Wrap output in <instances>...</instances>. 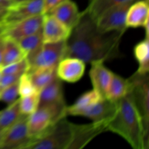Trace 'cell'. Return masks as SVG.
Returning a JSON list of instances; mask_svg holds the SVG:
<instances>
[{"label":"cell","mask_w":149,"mask_h":149,"mask_svg":"<svg viewBox=\"0 0 149 149\" xmlns=\"http://www.w3.org/2000/svg\"><path fill=\"white\" fill-rule=\"evenodd\" d=\"M39 15H43V0H28L13 3L7 8L3 25L8 28L22 20Z\"/></svg>","instance_id":"7"},{"label":"cell","mask_w":149,"mask_h":149,"mask_svg":"<svg viewBox=\"0 0 149 149\" xmlns=\"http://www.w3.org/2000/svg\"><path fill=\"white\" fill-rule=\"evenodd\" d=\"M7 7L0 6V25H3V20H4V16H5L6 13H7Z\"/></svg>","instance_id":"33"},{"label":"cell","mask_w":149,"mask_h":149,"mask_svg":"<svg viewBox=\"0 0 149 149\" xmlns=\"http://www.w3.org/2000/svg\"><path fill=\"white\" fill-rule=\"evenodd\" d=\"M117 109V101L113 102L102 97L88 108L79 112L78 116H84L95 122H108L112 119Z\"/></svg>","instance_id":"13"},{"label":"cell","mask_w":149,"mask_h":149,"mask_svg":"<svg viewBox=\"0 0 149 149\" xmlns=\"http://www.w3.org/2000/svg\"><path fill=\"white\" fill-rule=\"evenodd\" d=\"M135 1L136 0H91L86 11L95 21L106 10L117 6L130 4Z\"/></svg>","instance_id":"21"},{"label":"cell","mask_w":149,"mask_h":149,"mask_svg":"<svg viewBox=\"0 0 149 149\" xmlns=\"http://www.w3.org/2000/svg\"><path fill=\"white\" fill-rule=\"evenodd\" d=\"M4 40L2 43L0 44V68H1V63L3 61V56H4Z\"/></svg>","instance_id":"34"},{"label":"cell","mask_w":149,"mask_h":149,"mask_svg":"<svg viewBox=\"0 0 149 149\" xmlns=\"http://www.w3.org/2000/svg\"><path fill=\"white\" fill-rule=\"evenodd\" d=\"M7 130H0V148H1V143H2L3 139H4V135H5V132Z\"/></svg>","instance_id":"36"},{"label":"cell","mask_w":149,"mask_h":149,"mask_svg":"<svg viewBox=\"0 0 149 149\" xmlns=\"http://www.w3.org/2000/svg\"><path fill=\"white\" fill-rule=\"evenodd\" d=\"M42 22L43 15H39L22 20L10 27L6 28L4 32V38L18 42L20 39L42 30Z\"/></svg>","instance_id":"12"},{"label":"cell","mask_w":149,"mask_h":149,"mask_svg":"<svg viewBox=\"0 0 149 149\" xmlns=\"http://www.w3.org/2000/svg\"><path fill=\"white\" fill-rule=\"evenodd\" d=\"M21 75L20 74H2V77L0 79V92L3 89L18 82L19 79Z\"/></svg>","instance_id":"31"},{"label":"cell","mask_w":149,"mask_h":149,"mask_svg":"<svg viewBox=\"0 0 149 149\" xmlns=\"http://www.w3.org/2000/svg\"><path fill=\"white\" fill-rule=\"evenodd\" d=\"M130 83L128 79L112 73L111 79L106 94V97L111 101L116 102L128 93Z\"/></svg>","instance_id":"19"},{"label":"cell","mask_w":149,"mask_h":149,"mask_svg":"<svg viewBox=\"0 0 149 149\" xmlns=\"http://www.w3.org/2000/svg\"><path fill=\"white\" fill-rule=\"evenodd\" d=\"M67 116L59 119L41 136L33 140L27 149H68L71 141V122Z\"/></svg>","instance_id":"3"},{"label":"cell","mask_w":149,"mask_h":149,"mask_svg":"<svg viewBox=\"0 0 149 149\" xmlns=\"http://www.w3.org/2000/svg\"><path fill=\"white\" fill-rule=\"evenodd\" d=\"M26 58V54L17 42L4 38V50L1 67L19 62Z\"/></svg>","instance_id":"23"},{"label":"cell","mask_w":149,"mask_h":149,"mask_svg":"<svg viewBox=\"0 0 149 149\" xmlns=\"http://www.w3.org/2000/svg\"><path fill=\"white\" fill-rule=\"evenodd\" d=\"M28 69H29V64H28L26 58L19 62L1 68L2 74H20L21 75L23 73L27 72Z\"/></svg>","instance_id":"30"},{"label":"cell","mask_w":149,"mask_h":149,"mask_svg":"<svg viewBox=\"0 0 149 149\" xmlns=\"http://www.w3.org/2000/svg\"><path fill=\"white\" fill-rule=\"evenodd\" d=\"M1 77H2V72H1V68H0V79H1Z\"/></svg>","instance_id":"40"},{"label":"cell","mask_w":149,"mask_h":149,"mask_svg":"<svg viewBox=\"0 0 149 149\" xmlns=\"http://www.w3.org/2000/svg\"><path fill=\"white\" fill-rule=\"evenodd\" d=\"M66 40L53 43H43L39 50L26 59L29 64L27 72L40 68L56 67L58 63L65 57Z\"/></svg>","instance_id":"6"},{"label":"cell","mask_w":149,"mask_h":149,"mask_svg":"<svg viewBox=\"0 0 149 149\" xmlns=\"http://www.w3.org/2000/svg\"><path fill=\"white\" fill-rule=\"evenodd\" d=\"M85 71V63L74 57H65L56 67L57 77L61 81L75 83L79 81Z\"/></svg>","instance_id":"11"},{"label":"cell","mask_w":149,"mask_h":149,"mask_svg":"<svg viewBox=\"0 0 149 149\" xmlns=\"http://www.w3.org/2000/svg\"><path fill=\"white\" fill-rule=\"evenodd\" d=\"M124 33L119 31L100 32L95 20L85 10L81 12L78 23L66 39L65 57L77 58L85 63L119 58L122 55L119 47Z\"/></svg>","instance_id":"1"},{"label":"cell","mask_w":149,"mask_h":149,"mask_svg":"<svg viewBox=\"0 0 149 149\" xmlns=\"http://www.w3.org/2000/svg\"><path fill=\"white\" fill-rule=\"evenodd\" d=\"M5 29H6L5 26H3V25H0V36H1V35H2L3 33H4Z\"/></svg>","instance_id":"37"},{"label":"cell","mask_w":149,"mask_h":149,"mask_svg":"<svg viewBox=\"0 0 149 149\" xmlns=\"http://www.w3.org/2000/svg\"><path fill=\"white\" fill-rule=\"evenodd\" d=\"M134 55L138 63L136 73L146 74L149 72V37L145 36L143 40L136 44L134 47Z\"/></svg>","instance_id":"24"},{"label":"cell","mask_w":149,"mask_h":149,"mask_svg":"<svg viewBox=\"0 0 149 149\" xmlns=\"http://www.w3.org/2000/svg\"><path fill=\"white\" fill-rule=\"evenodd\" d=\"M105 62L97 61L90 63V75L93 90L100 94L102 97H106V92L112 77V71H110L104 64Z\"/></svg>","instance_id":"15"},{"label":"cell","mask_w":149,"mask_h":149,"mask_svg":"<svg viewBox=\"0 0 149 149\" xmlns=\"http://www.w3.org/2000/svg\"><path fill=\"white\" fill-rule=\"evenodd\" d=\"M13 1V3H17V2H22V1H28V0H12Z\"/></svg>","instance_id":"39"},{"label":"cell","mask_w":149,"mask_h":149,"mask_svg":"<svg viewBox=\"0 0 149 149\" xmlns=\"http://www.w3.org/2000/svg\"><path fill=\"white\" fill-rule=\"evenodd\" d=\"M100 98H102V97L95 90L93 89L89 90L80 95L74 104L67 107V114L78 116L79 112L98 101Z\"/></svg>","instance_id":"22"},{"label":"cell","mask_w":149,"mask_h":149,"mask_svg":"<svg viewBox=\"0 0 149 149\" xmlns=\"http://www.w3.org/2000/svg\"><path fill=\"white\" fill-rule=\"evenodd\" d=\"M39 92L19 97V108L22 114L29 116L39 107Z\"/></svg>","instance_id":"27"},{"label":"cell","mask_w":149,"mask_h":149,"mask_svg":"<svg viewBox=\"0 0 149 149\" xmlns=\"http://www.w3.org/2000/svg\"><path fill=\"white\" fill-rule=\"evenodd\" d=\"M56 67L40 68L28 72L36 91H41L44 87L58 77L56 74Z\"/></svg>","instance_id":"20"},{"label":"cell","mask_w":149,"mask_h":149,"mask_svg":"<svg viewBox=\"0 0 149 149\" xmlns=\"http://www.w3.org/2000/svg\"><path fill=\"white\" fill-rule=\"evenodd\" d=\"M4 33H3L2 35L0 36V44L2 43V42H4Z\"/></svg>","instance_id":"38"},{"label":"cell","mask_w":149,"mask_h":149,"mask_svg":"<svg viewBox=\"0 0 149 149\" xmlns=\"http://www.w3.org/2000/svg\"><path fill=\"white\" fill-rule=\"evenodd\" d=\"M108 122H95L86 125L71 123L72 137L68 149H81L103 132L107 131Z\"/></svg>","instance_id":"8"},{"label":"cell","mask_w":149,"mask_h":149,"mask_svg":"<svg viewBox=\"0 0 149 149\" xmlns=\"http://www.w3.org/2000/svg\"><path fill=\"white\" fill-rule=\"evenodd\" d=\"M128 94L130 95L138 111L147 135L149 131V78L148 74L135 72L130 78Z\"/></svg>","instance_id":"5"},{"label":"cell","mask_w":149,"mask_h":149,"mask_svg":"<svg viewBox=\"0 0 149 149\" xmlns=\"http://www.w3.org/2000/svg\"><path fill=\"white\" fill-rule=\"evenodd\" d=\"M20 97L18 92V82L3 89L0 92V100L10 105Z\"/></svg>","instance_id":"29"},{"label":"cell","mask_w":149,"mask_h":149,"mask_svg":"<svg viewBox=\"0 0 149 149\" xmlns=\"http://www.w3.org/2000/svg\"><path fill=\"white\" fill-rule=\"evenodd\" d=\"M39 107L45 106H67L64 97L62 81L56 77L39 92Z\"/></svg>","instance_id":"16"},{"label":"cell","mask_w":149,"mask_h":149,"mask_svg":"<svg viewBox=\"0 0 149 149\" xmlns=\"http://www.w3.org/2000/svg\"><path fill=\"white\" fill-rule=\"evenodd\" d=\"M107 131L117 134L134 149L148 148V135L130 94L117 101V109L109 121Z\"/></svg>","instance_id":"2"},{"label":"cell","mask_w":149,"mask_h":149,"mask_svg":"<svg viewBox=\"0 0 149 149\" xmlns=\"http://www.w3.org/2000/svg\"><path fill=\"white\" fill-rule=\"evenodd\" d=\"M148 0H136L129 7L126 15L127 28L144 27L149 22Z\"/></svg>","instance_id":"18"},{"label":"cell","mask_w":149,"mask_h":149,"mask_svg":"<svg viewBox=\"0 0 149 149\" xmlns=\"http://www.w3.org/2000/svg\"><path fill=\"white\" fill-rule=\"evenodd\" d=\"M13 4V1L12 0H0V6L7 7V8L10 7Z\"/></svg>","instance_id":"35"},{"label":"cell","mask_w":149,"mask_h":149,"mask_svg":"<svg viewBox=\"0 0 149 149\" xmlns=\"http://www.w3.org/2000/svg\"><path fill=\"white\" fill-rule=\"evenodd\" d=\"M28 117L23 114L6 131L0 149H27L32 141L28 132Z\"/></svg>","instance_id":"10"},{"label":"cell","mask_w":149,"mask_h":149,"mask_svg":"<svg viewBox=\"0 0 149 149\" xmlns=\"http://www.w3.org/2000/svg\"><path fill=\"white\" fill-rule=\"evenodd\" d=\"M67 0H43V15L50 13L54 8Z\"/></svg>","instance_id":"32"},{"label":"cell","mask_w":149,"mask_h":149,"mask_svg":"<svg viewBox=\"0 0 149 149\" xmlns=\"http://www.w3.org/2000/svg\"><path fill=\"white\" fill-rule=\"evenodd\" d=\"M67 107L68 106H40L29 115L28 132L32 141L41 136L59 119L68 116Z\"/></svg>","instance_id":"4"},{"label":"cell","mask_w":149,"mask_h":149,"mask_svg":"<svg viewBox=\"0 0 149 149\" xmlns=\"http://www.w3.org/2000/svg\"><path fill=\"white\" fill-rule=\"evenodd\" d=\"M19 108V98L0 111V130H7L22 116Z\"/></svg>","instance_id":"25"},{"label":"cell","mask_w":149,"mask_h":149,"mask_svg":"<svg viewBox=\"0 0 149 149\" xmlns=\"http://www.w3.org/2000/svg\"><path fill=\"white\" fill-rule=\"evenodd\" d=\"M42 31L44 43H53L66 40L71 31L54 16L47 13L43 15Z\"/></svg>","instance_id":"14"},{"label":"cell","mask_w":149,"mask_h":149,"mask_svg":"<svg viewBox=\"0 0 149 149\" xmlns=\"http://www.w3.org/2000/svg\"><path fill=\"white\" fill-rule=\"evenodd\" d=\"M18 92L20 97L29 95L37 92L33 85L28 72H25L20 76L18 81Z\"/></svg>","instance_id":"28"},{"label":"cell","mask_w":149,"mask_h":149,"mask_svg":"<svg viewBox=\"0 0 149 149\" xmlns=\"http://www.w3.org/2000/svg\"><path fill=\"white\" fill-rule=\"evenodd\" d=\"M17 43L26 54V59L31 58L44 43L42 30L37 33L20 39Z\"/></svg>","instance_id":"26"},{"label":"cell","mask_w":149,"mask_h":149,"mask_svg":"<svg viewBox=\"0 0 149 149\" xmlns=\"http://www.w3.org/2000/svg\"><path fill=\"white\" fill-rule=\"evenodd\" d=\"M49 13L71 31L78 23L81 15V12L79 11L76 3L71 0L64 1Z\"/></svg>","instance_id":"17"},{"label":"cell","mask_w":149,"mask_h":149,"mask_svg":"<svg viewBox=\"0 0 149 149\" xmlns=\"http://www.w3.org/2000/svg\"><path fill=\"white\" fill-rule=\"evenodd\" d=\"M131 4L117 6L104 12L95 20L97 29L102 33L112 31L125 33L127 29L125 24L127 12Z\"/></svg>","instance_id":"9"}]
</instances>
